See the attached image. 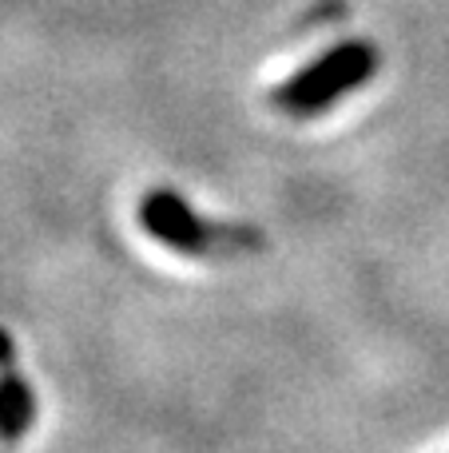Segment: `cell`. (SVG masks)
I'll return each mask as SVG.
<instances>
[{"label":"cell","instance_id":"3957f363","mask_svg":"<svg viewBox=\"0 0 449 453\" xmlns=\"http://www.w3.org/2000/svg\"><path fill=\"white\" fill-rule=\"evenodd\" d=\"M32 390L16 374H0V438H20L32 422Z\"/></svg>","mask_w":449,"mask_h":453},{"label":"cell","instance_id":"7a4b0ae2","mask_svg":"<svg viewBox=\"0 0 449 453\" xmlns=\"http://www.w3.org/2000/svg\"><path fill=\"white\" fill-rule=\"evenodd\" d=\"M140 223L151 239L164 247L179 250V255H215V250H243L259 247V234L251 226H219L195 215L175 191H148L140 203Z\"/></svg>","mask_w":449,"mask_h":453},{"label":"cell","instance_id":"6da1fadb","mask_svg":"<svg viewBox=\"0 0 449 453\" xmlns=\"http://www.w3.org/2000/svg\"><path fill=\"white\" fill-rule=\"evenodd\" d=\"M378 68V52L366 40H346V44L323 52L302 72H294L283 88H275V108L291 116H318L339 96L362 88Z\"/></svg>","mask_w":449,"mask_h":453},{"label":"cell","instance_id":"277c9868","mask_svg":"<svg viewBox=\"0 0 449 453\" xmlns=\"http://www.w3.org/2000/svg\"><path fill=\"white\" fill-rule=\"evenodd\" d=\"M8 358H12V338L0 330V366H8Z\"/></svg>","mask_w":449,"mask_h":453}]
</instances>
